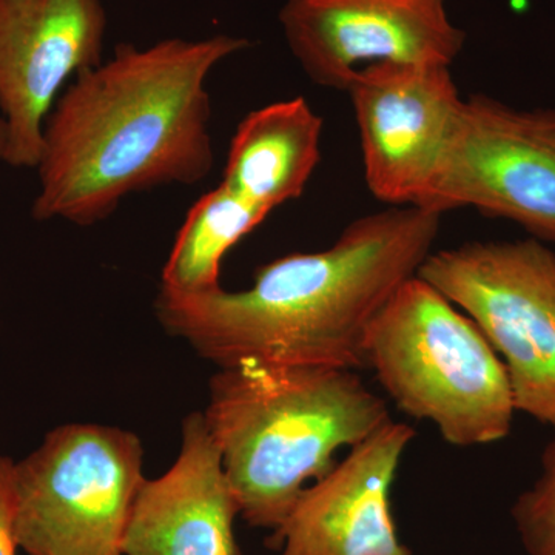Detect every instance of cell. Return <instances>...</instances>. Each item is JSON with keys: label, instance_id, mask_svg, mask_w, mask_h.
I'll return each mask as SVG.
<instances>
[{"label": "cell", "instance_id": "1", "mask_svg": "<svg viewBox=\"0 0 555 555\" xmlns=\"http://www.w3.org/2000/svg\"><path fill=\"white\" fill-rule=\"evenodd\" d=\"M247 47L229 35L119 43L80 72L47 119L33 218L89 228L131 193L204 181L215 164L207 79Z\"/></svg>", "mask_w": 555, "mask_h": 555}, {"label": "cell", "instance_id": "2", "mask_svg": "<svg viewBox=\"0 0 555 555\" xmlns=\"http://www.w3.org/2000/svg\"><path fill=\"white\" fill-rule=\"evenodd\" d=\"M441 214L390 207L350 222L331 247L292 254L255 272L246 291H160L156 318L218 367L241 361L366 367L369 326L433 254Z\"/></svg>", "mask_w": 555, "mask_h": 555}, {"label": "cell", "instance_id": "3", "mask_svg": "<svg viewBox=\"0 0 555 555\" xmlns=\"http://www.w3.org/2000/svg\"><path fill=\"white\" fill-rule=\"evenodd\" d=\"M240 517L275 531L299 495L386 425V400L353 369L241 361L218 367L203 412Z\"/></svg>", "mask_w": 555, "mask_h": 555}, {"label": "cell", "instance_id": "4", "mask_svg": "<svg viewBox=\"0 0 555 555\" xmlns=\"http://www.w3.org/2000/svg\"><path fill=\"white\" fill-rule=\"evenodd\" d=\"M364 364L398 409L452 447H486L513 430L516 401L480 327L420 276L398 287L364 337Z\"/></svg>", "mask_w": 555, "mask_h": 555}, {"label": "cell", "instance_id": "5", "mask_svg": "<svg viewBox=\"0 0 555 555\" xmlns=\"http://www.w3.org/2000/svg\"><path fill=\"white\" fill-rule=\"evenodd\" d=\"M144 449L137 434L96 423L50 430L14 465L16 537L27 555H120Z\"/></svg>", "mask_w": 555, "mask_h": 555}, {"label": "cell", "instance_id": "6", "mask_svg": "<svg viewBox=\"0 0 555 555\" xmlns=\"http://www.w3.org/2000/svg\"><path fill=\"white\" fill-rule=\"evenodd\" d=\"M416 276L480 327L505 364L517 412L555 425V254L535 238L433 251Z\"/></svg>", "mask_w": 555, "mask_h": 555}, {"label": "cell", "instance_id": "7", "mask_svg": "<svg viewBox=\"0 0 555 555\" xmlns=\"http://www.w3.org/2000/svg\"><path fill=\"white\" fill-rule=\"evenodd\" d=\"M473 207L555 244V109L463 101L433 188L420 208Z\"/></svg>", "mask_w": 555, "mask_h": 555}, {"label": "cell", "instance_id": "8", "mask_svg": "<svg viewBox=\"0 0 555 555\" xmlns=\"http://www.w3.org/2000/svg\"><path fill=\"white\" fill-rule=\"evenodd\" d=\"M346 91L369 190L392 207H422L465 101L449 67L372 65Z\"/></svg>", "mask_w": 555, "mask_h": 555}, {"label": "cell", "instance_id": "9", "mask_svg": "<svg viewBox=\"0 0 555 555\" xmlns=\"http://www.w3.org/2000/svg\"><path fill=\"white\" fill-rule=\"evenodd\" d=\"M280 24L306 75L337 90L372 65L449 67L466 38L444 0H287Z\"/></svg>", "mask_w": 555, "mask_h": 555}, {"label": "cell", "instance_id": "10", "mask_svg": "<svg viewBox=\"0 0 555 555\" xmlns=\"http://www.w3.org/2000/svg\"><path fill=\"white\" fill-rule=\"evenodd\" d=\"M107 13L102 0H0V115L5 164L36 169L43 130L67 80L96 67Z\"/></svg>", "mask_w": 555, "mask_h": 555}, {"label": "cell", "instance_id": "11", "mask_svg": "<svg viewBox=\"0 0 555 555\" xmlns=\"http://www.w3.org/2000/svg\"><path fill=\"white\" fill-rule=\"evenodd\" d=\"M414 438V427L389 420L350 448L302 491L272 546L280 555H412L398 535L390 491Z\"/></svg>", "mask_w": 555, "mask_h": 555}, {"label": "cell", "instance_id": "12", "mask_svg": "<svg viewBox=\"0 0 555 555\" xmlns=\"http://www.w3.org/2000/svg\"><path fill=\"white\" fill-rule=\"evenodd\" d=\"M240 507L203 412L185 416L181 448L167 473L145 478L120 555H241Z\"/></svg>", "mask_w": 555, "mask_h": 555}, {"label": "cell", "instance_id": "13", "mask_svg": "<svg viewBox=\"0 0 555 555\" xmlns=\"http://www.w3.org/2000/svg\"><path fill=\"white\" fill-rule=\"evenodd\" d=\"M323 119L305 98L255 109L230 142L222 184L275 210L305 193L321 159Z\"/></svg>", "mask_w": 555, "mask_h": 555}, {"label": "cell", "instance_id": "14", "mask_svg": "<svg viewBox=\"0 0 555 555\" xmlns=\"http://www.w3.org/2000/svg\"><path fill=\"white\" fill-rule=\"evenodd\" d=\"M270 214L219 182L190 208L160 272V291L199 295L221 288L222 259Z\"/></svg>", "mask_w": 555, "mask_h": 555}, {"label": "cell", "instance_id": "15", "mask_svg": "<svg viewBox=\"0 0 555 555\" xmlns=\"http://www.w3.org/2000/svg\"><path fill=\"white\" fill-rule=\"evenodd\" d=\"M551 427L539 477L511 507L525 555H555V425Z\"/></svg>", "mask_w": 555, "mask_h": 555}, {"label": "cell", "instance_id": "16", "mask_svg": "<svg viewBox=\"0 0 555 555\" xmlns=\"http://www.w3.org/2000/svg\"><path fill=\"white\" fill-rule=\"evenodd\" d=\"M14 465L10 456L0 454V555H17L16 491Z\"/></svg>", "mask_w": 555, "mask_h": 555}, {"label": "cell", "instance_id": "17", "mask_svg": "<svg viewBox=\"0 0 555 555\" xmlns=\"http://www.w3.org/2000/svg\"><path fill=\"white\" fill-rule=\"evenodd\" d=\"M7 141H9V133H7L5 119L0 115V164L5 163Z\"/></svg>", "mask_w": 555, "mask_h": 555}]
</instances>
